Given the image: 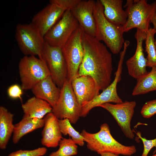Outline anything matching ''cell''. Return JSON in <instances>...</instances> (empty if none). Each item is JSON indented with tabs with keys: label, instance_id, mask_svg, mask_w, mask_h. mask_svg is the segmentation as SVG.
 Returning a JSON list of instances; mask_svg holds the SVG:
<instances>
[{
	"label": "cell",
	"instance_id": "20",
	"mask_svg": "<svg viewBox=\"0 0 156 156\" xmlns=\"http://www.w3.org/2000/svg\"><path fill=\"white\" fill-rule=\"evenodd\" d=\"M44 119L32 118L24 114L22 119L14 125L12 140L14 144L17 143L24 135L32 131L43 127Z\"/></svg>",
	"mask_w": 156,
	"mask_h": 156
},
{
	"label": "cell",
	"instance_id": "33",
	"mask_svg": "<svg viewBox=\"0 0 156 156\" xmlns=\"http://www.w3.org/2000/svg\"><path fill=\"white\" fill-rule=\"evenodd\" d=\"M100 155L101 156H119V155L110 153H103Z\"/></svg>",
	"mask_w": 156,
	"mask_h": 156
},
{
	"label": "cell",
	"instance_id": "22",
	"mask_svg": "<svg viewBox=\"0 0 156 156\" xmlns=\"http://www.w3.org/2000/svg\"><path fill=\"white\" fill-rule=\"evenodd\" d=\"M14 114L5 107H0V148L5 149L13 133Z\"/></svg>",
	"mask_w": 156,
	"mask_h": 156
},
{
	"label": "cell",
	"instance_id": "8",
	"mask_svg": "<svg viewBox=\"0 0 156 156\" xmlns=\"http://www.w3.org/2000/svg\"><path fill=\"white\" fill-rule=\"evenodd\" d=\"M84 33L79 26L62 48L67 67V79L71 82L79 76L83 56L82 40Z\"/></svg>",
	"mask_w": 156,
	"mask_h": 156
},
{
	"label": "cell",
	"instance_id": "2",
	"mask_svg": "<svg viewBox=\"0 0 156 156\" xmlns=\"http://www.w3.org/2000/svg\"><path fill=\"white\" fill-rule=\"evenodd\" d=\"M90 150L101 154L110 153L114 154L130 156L137 151L133 145H123L115 140L111 134L108 125L104 123L100 127L98 132L91 133L83 129L80 133Z\"/></svg>",
	"mask_w": 156,
	"mask_h": 156
},
{
	"label": "cell",
	"instance_id": "11",
	"mask_svg": "<svg viewBox=\"0 0 156 156\" xmlns=\"http://www.w3.org/2000/svg\"><path fill=\"white\" fill-rule=\"evenodd\" d=\"M126 53L125 50L120 53L117 69L113 82L101 94L82 106L80 117H85L93 108L104 103L110 102L118 103L123 102L118 94L117 86L121 79L122 64Z\"/></svg>",
	"mask_w": 156,
	"mask_h": 156
},
{
	"label": "cell",
	"instance_id": "15",
	"mask_svg": "<svg viewBox=\"0 0 156 156\" xmlns=\"http://www.w3.org/2000/svg\"><path fill=\"white\" fill-rule=\"evenodd\" d=\"M65 11L55 4L49 2L34 16L31 23L44 37Z\"/></svg>",
	"mask_w": 156,
	"mask_h": 156
},
{
	"label": "cell",
	"instance_id": "32",
	"mask_svg": "<svg viewBox=\"0 0 156 156\" xmlns=\"http://www.w3.org/2000/svg\"><path fill=\"white\" fill-rule=\"evenodd\" d=\"M150 23L153 24V28L156 29V12L151 19ZM154 43L156 50V39L155 40Z\"/></svg>",
	"mask_w": 156,
	"mask_h": 156
},
{
	"label": "cell",
	"instance_id": "30",
	"mask_svg": "<svg viewBox=\"0 0 156 156\" xmlns=\"http://www.w3.org/2000/svg\"><path fill=\"white\" fill-rule=\"evenodd\" d=\"M81 0H50L49 2L57 5L65 10H71L75 7Z\"/></svg>",
	"mask_w": 156,
	"mask_h": 156
},
{
	"label": "cell",
	"instance_id": "27",
	"mask_svg": "<svg viewBox=\"0 0 156 156\" xmlns=\"http://www.w3.org/2000/svg\"><path fill=\"white\" fill-rule=\"evenodd\" d=\"M47 151L46 148L41 147L32 150H19L12 152L7 156H42Z\"/></svg>",
	"mask_w": 156,
	"mask_h": 156
},
{
	"label": "cell",
	"instance_id": "6",
	"mask_svg": "<svg viewBox=\"0 0 156 156\" xmlns=\"http://www.w3.org/2000/svg\"><path fill=\"white\" fill-rule=\"evenodd\" d=\"M15 38L21 51L25 55L38 56L43 59L42 53L45 42L44 37L31 23L18 24Z\"/></svg>",
	"mask_w": 156,
	"mask_h": 156
},
{
	"label": "cell",
	"instance_id": "14",
	"mask_svg": "<svg viewBox=\"0 0 156 156\" xmlns=\"http://www.w3.org/2000/svg\"><path fill=\"white\" fill-rule=\"evenodd\" d=\"M146 35V33L137 29L135 35L137 42L136 50L134 55L126 62L129 75L136 79L148 72L146 69L147 60L145 57L143 48V43Z\"/></svg>",
	"mask_w": 156,
	"mask_h": 156
},
{
	"label": "cell",
	"instance_id": "26",
	"mask_svg": "<svg viewBox=\"0 0 156 156\" xmlns=\"http://www.w3.org/2000/svg\"><path fill=\"white\" fill-rule=\"evenodd\" d=\"M59 148L49 156H72L78 153L77 145L70 138H63L59 142Z\"/></svg>",
	"mask_w": 156,
	"mask_h": 156
},
{
	"label": "cell",
	"instance_id": "19",
	"mask_svg": "<svg viewBox=\"0 0 156 156\" xmlns=\"http://www.w3.org/2000/svg\"><path fill=\"white\" fill-rule=\"evenodd\" d=\"M104 7V14L110 22L123 26L127 22V15L122 8V0H100Z\"/></svg>",
	"mask_w": 156,
	"mask_h": 156
},
{
	"label": "cell",
	"instance_id": "25",
	"mask_svg": "<svg viewBox=\"0 0 156 156\" xmlns=\"http://www.w3.org/2000/svg\"><path fill=\"white\" fill-rule=\"evenodd\" d=\"M58 123L62 134L65 135H68L77 145L80 146L84 145L85 142L83 137L74 129L68 119H58Z\"/></svg>",
	"mask_w": 156,
	"mask_h": 156
},
{
	"label": "cell",
	"instance_id": "4",
	"mask_svg": "<svg viewBox=\"0 0 156 156\" xmlns=\"http://www.w3.org/2000/svg\"><path fill=\"white\" fill-rule=\"evenodd\" d=\"M124 7L127 18L122 27L124 32L136 28L146 33L156 12V1L149 3L146 0H127Z\"/></svg>",
	"mask_w": 156,
	"mask_h": 156
},
{
	"label": "cell",
	"instance_id": "23",
	"mask_svg": "<svg viewBox=\"0 0 156 156\" xmlns=\"http://www.w3.org/2000/svg\"><path fill=\"white\" fill-rule=\"evenodd\" d=\"M137 80L136 84L132 91V95L144 94L156 90V66L152 67L150 72Z\"/></svg>",
	"mask_w": 156,
	"mask_h": 156
},
{
	"label": "cell",
	"instance_id": "16",
	"mask_svg": "<svg viewBox=\"0 0 156 156\" xmlns=\"http://www.w3.org/2000/svg\"><path fill=\"white\" fill-rule=\"evenodd\" d=\"M78 103L81 106L99 94V90L94 79L89 76H79L71 82Z\"/></svg>",
	"mask_w": 156,
	"mask_h": 156
},
{
	"label": "cell",
	"instance_id": "3",
	"mask_svg": "<svg viewBox=\"0 0 156 156\" xmlns=\"http://www.w3.org/2000/svg\"><path fill=\"white\" fill-rule=\"evenodd\" d=\"M104 7L100 0L96 1L94 16L96 24L95 37L103 41L112 53L120 52L125 42L123 26L109 22L104 14Z\"/></svg>",
	"mask_w": 156,
	"mask_h": 156
},
{
	"label": "cell",
	"instance_id": "34",
	"mask_svg": "<svg viewBox=\"0 0 156 156\" xmlns=\"http://www.w3.org/2000/svg\"><path fill=\"white\" fill-rule=\"evenodd\" d=\"M151 156H156V153H155V154L152 155Z\"/></svg>",
	"mask_w": 156,
	"mask_h": 156
},
{
	"label": "cell",
	"instance_id": "7",
	"mask_svg": "<svg viewBox=\"0 0 156 156\" xmlns=\"http://www.w3.org/2000/svg\"><path fill=\"white\" fill-rule=\"evenodd\" d=\"M82 106L78 102L72 87L67 78L61 88L60 96L52 112L59 119H68L75 124L80 117Z\"/></svg>",
	"mask_w": 156,
	"mask_h": 156
},
{
	"label": "cell",
	"instance_id": "29",
	"mask_svg": "<svg viewBox=\"0 0 156 156\" xmlns=\"http://www.w3.org/2000/svg\"><path fill=\"white\" fill-rule=\"evenodd\" d=\"M138 137L142 140L143 144V151L141 156H148L151 149L153 147L156 149V138L152 140H147L146 138L142 137L140 132H136L133 131Z\"/></svg>",
	"mask_w": 156,
	"mask_h": 156
},
{
	"label": "cell",
	"instance_id": "12",
	"mask_svg": "<svg viewBox=\"0 0 156 156\" xmlns=\"http://www.w3.org/2000/svg\"><path fill=\"white\" fill-rule=\"evenodd\" d=\"M136 105L135 101H126L115 104L107 103L99 107L106 109L112 115L127 138L133 139L135 135L131 128V122Z\"/></svg>",
	"mask_w": 156,
	"mask_h": 156
},
{
	"label": "cell",
	"instance_id": "10",
	"mask_svg": "<svg viewBox=\"0 0 156 156\" xmlns=\"http://www.w3.org/2000/svg\"><path fill=\"white\" fill-rule=\"evenodd\" d=\"M42 56L54 82L60 88L67 78L68 69L62 48L51 46L45 42Z\"/></svg>",
	"mask_w": 156,
	"mask_h": 156
},
{
	"label": "cell",
	"instance_id": "18",
	"mask_svg": "<svg viewBox=\"0 0 156 156\" xmlns=\"http://www.w3.org/2000/svg\"><path fill=\"white\" fill-rule=\"evenodd\" d=\"M57 86L50 76L37 83L31 90L35 96L47 101L53 108L60 93L61 89Z\"/></svg>",
	"mask_w": 156,
	"mask_h": 156
},
{
	"label": "cell",
	"instance_id": "17",
	"mask_svg": "<svg viewBox=\"0 0 156 156\" xmlns=\"http://www.w3.org/2000/svg\"><path fill=\"white\" fill-rule=\"evenodd\" d=\"M44 125L42 132L41 144L48 148H55L63 138L59 127L58 119L52 112L43 118Z\"/></svg>",
	"mask_w": 156,
	"mask_h": 156
},
{
	"label": "cell",
	"instance_id": "31",
	"mask_svg": "<svg viewBox=\"0 0 156 156\" xmlns=\"http://www.w3.org/2000/svg\"><path fill=\"white\" fill-rule=\"evenodd\" d=\"M22 89L19 85L15 84L11 85L8 88V94L9 96L13 99H19L22 100Z\"/></svg>",
	"mask_w": 156,
	"mask_h": 156
},
{
	"label": "cell",
	"instance_id": "9",
	"mask_svg": "<svg viewBox=\"0 0 156 156\" xmlns=\"http://www.w3.org/2000/svg\"><path fill=\"white\" fill-rule=\"evenodd\" d=\"M79 26L71 10H66L44 35L45 42L51 46L62 48Z\"/></svg>",
	"mask_w": 156,
	"mask_h": 156
},
{
	"label": "cell",
	"instance_id": "24",
	"mask_svg": "<svg viewBox=\"0 0 156 156\" xmlns=\"http://www.w3.org/2000/svg\"><path fill=\"white\" fill-rule=\"evenodd\" d=\"M156 29L150 28L146 33L145 40V51L146 52L147 66L152 67L156 66V50L155 45L154 35Z\"/></svg>",
	"mask_w": 156,
	"mask_h": 156
},
{
	"label": "cell",
	"instance_id": "13",
	"mask_svg": "<svg viewBox=\"0 0 156 156\" xmlns=\"http://www.w3.org/2000/svg\"><path fill=\"white\" fill-rule=\"evenodd\" d=\"M96 3V1L93 0H81L77 5L71 10L84 32L95 37L96 24L94 12Z\"/></svg>",
	"mask_w": 156,
	"mask_h": 156
},
{
	"label": "cell",
	"instance_id": "28",
	"mask_svg": "<svg viewBox=\"0 0 156 156\" xmlns=\"http://www.w3.org/2000/svg\"><path fill=\"white\" fill-rule=\"evenodd\" d=\"M141 114L146 118H151L156 114V99L146 102L142 106Z\"/></svg>",
	"mask_w": 156,
	"mask_h": 156
},
{
	"label": "cell",
	"instance_id": "1",
	"mask_svg": "<svg viewBox=\"0 0 156 156\" xmlns=\"http://www.w3.org/2000/svg\"><path fill=\"white\" fill-rule=\"evenodd\" d=\"M83 56L78 75L89 76L103 91L111 83L113 70L111 53L95 37L84 33L82 40Z\"/></svg>",
	"mask_w": 156,
	"mask_h": 156
},
{
	"label": "cell",
	"instance_id": "5",
	"mask_svg": "<svg viewBox=\"0 0 156 156\" xmlns=\"http://www.w3.org/2000/svg\"><path fill=\"white\" fill-rule=\"evenodd\" d=\"M19 76L23 90L31 89L37 83L51 76L44 59L34 56H25L18 64Z\"/></svg>",
	"mask_w": 156,
	"mask_h": 156
},
{
	"label": "cell",
	"instance_id": "21",
	"mask_svg": "<svg viewBox=\"0 0 156 156\" xmlns=\"http://www.w3.org/2000/svg\"><path fill=\"white\" fill-rule=\"evenodd\" d=\"M24 114L32 118L43 119L52 112V107L47 101L35 96L29 99L22 105Z\"/></svg>",
	"mask_w": 156,
	"mask_h": 156
}]
</instances>
